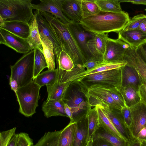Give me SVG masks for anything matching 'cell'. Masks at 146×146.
<instances>
[{"label":"cell","mask_w":146,"mask_h":146,"mask_svg":"<svg viewBox=\"0 0 146 146\" xmlns=\"http://www.w3.org/2000/svg\"><path fill=\"white\" fill-rule=\"evenodd\" d=\"M130 20L128 13L101 12L96 15L82 19L79 23L87 32L98 34L121 31Z\"/></svg>","instance_id":"1"},{"label":"cell","mask_w":146,"mask_h":146,"mask_svg":"<svg viewBox=\"0 0 146 146\" xmlns=\"http://www.w3.org/2000/svg\"><path fill=\"white\" fill-rule=\"evenodd\" d=\"M40 12L48 21L60 43L62 50L65 51L69 55L75 66H83L84 57L70 33L67 25L62 23L51 14Z\"/></svg>","instance_id":"2"},{"label":"cell","mask_w":146,"mask_h":146,"mask_svg":"<svg viewBox=\"0 0 146 146\" xmlns=\"http://www.w3.org/2000/svg\"><path fill=\"white\" fill-rule=\"evenodd\" d=\"M32 0H0V16L5 21L29 23L33 17Z\"/></svg>","instance_id":"3"},{"label":"cell","mask_w":146,"mask_h":146,"mask_svg":"<svg viewBox=\"0 0 146 146\" xmlns=\"http://www.w3.org/2000/svg\"><path fill=\"white\" fill-rule=\"evenodd\" d=\"M75 81L79 82L87 89L92 87L102 88H116L121 86V68L89 75Z\"/></svg>","instance_id":"4"},{"label":"cell","mask_w":146,"mask_h":146,"mask_svg":"<svg viewBox=\"0 0 146 146\" xmlns=\"http://www.w3.org/2000/svg\"><path fill=\"white\" fill-rule=\"evenodd\" d=\"M40 88L33 80L27 85L19 88L15 94L19 105V112L21 114L29 117L36 112L40 97Z\"/></svg>","instance_id":"5"},{"label":"cell","mask_w":146,"mask_h":146,"mask_svg":"<svg viewBox=\"0 0 146 146\" xmlns=\"http://www.w3.org/2000/svg\"><path fill=\"white\" fill-rule=\"evenodd\" d=\"M87 92L88 90L80 82L76 81L70 84L64 94L62 99L65 104L71 108L73 120L77 117L86 113L81 111H87Z\"/></svg>","instance_id":"6"},{"label":"cell","mask_w":146,"mask_h":146,"mask_svg":"<svg viewBox=\"0 0 146 146\" xmlns=\"http://www.w3.org/2000/svg\"><path fill=\"white\" fill-rule=\"evenodd\" d=\"M35 52L34 50L24 54L10 68L9 78L16 80L19 88L27 85L34 79Z\"/></svg>","instance_id":"7"},{"label":"cell","mask_w":146,"mask_h":146,"mask_svg":"<svg viewBox=\"0 0 146 146\" xmlns=\"http://www.w3.org/2000/svg\"><path fill=\"white\" fill-rule=\"evenodd\" d=\"M129 44L118 38H108L103 63L120 62L124 60V56L130 47Z\"/></svg>","instance_id":"8"},{"label":"cell","mask_w":146,"mask_h":146,"mask_svg":"<svg viewBox=\"0 0 146 146\" xmlns=\"http://www.w3.org/2000/svg\"><path fill=\"white\" fill-rule=\"evenodd\" d=\"M99 106L106 114L116 129L125 140L130 142L135 139L126 125L121 110L110 108L105 104Z\"/></svg>","instance_id":"9"},{"label":"cell","mask_w":146,"mask_h":146,"mask_svg":"<svg viewBox=\"0 0 146 146\" xmlns=\"http://www.w3.org/2000/svg\"><path fill=\"white\" fill-rule=\"evenodd\" d=\"M0 44L20 53L25 54L33 50L27 39L21 38L1 28H0Z\"/></svg>","instance_id":"10"},{"label":"cell","mask_w":146,"mask_h":146,"mask_svg":"<svg viewBox=\"0 0 146 146\" xmlns=\"http://www.w3.org/2000/svg\"><path fill=\"white\" fill-rule=\"evenodd\" d=\"M67 25L70 33L83 55L84 61L92 57L87 45L88 39L91 37L92 33L86 31L79 23L71 21Z\"/></svg>","instance_id":"11"},{"label":"cell","mask_w":146,"mask_h":146,"mask_svg":"<svg viewBox=\"0 0 146 146\" xmlns=\"http://www.w3.org/2000/svg\"><path fill=\"white\" fill-rule=\"evenodd\" d=\"M35 14L36 16V21L40 34L47 37L54 45L56 62L59 60L60 52L62 50L60 43L50 24L41 12L36 10Z\"/></svg>","instance_id":"12"},{"label":"cell","mask_w":146,"mask_h":146,"mask_svg":"<svg viewBox=\"0 0 146 146\" xmlns=\"http://www.w3.org/2000/svg\"><path fill=\"white\" fill-rule=\"evenodd\" d=\"M88 106L95 107L105 104L112 109L121 110L122 107L115 102L103 89L92 87L88 89Z\"/></svg>","instance_id":"13"},{"label":"cell","mask_w":146,"mask_h":146,"mask_svg":"<svg viewBox=\"0 0 146 146\" xmlns=\"http://www.w3.org/2000/svg\"><path fill=\"white\" fill-rule=\"evenodd\" d=\"M64 0H40L37 4H32L33 9L51 14L62 23L67 25L71 22L63 14L62 5Z\"/></svg>","instance_id":"14"},{"label":"cell","mask_w":146,"mask_h":146,"mask_svg":"<svg viewBox=\"0 0 146 146\" xmlns=\"http://www.w3.org/2000/svg\"><path fill=\"white\" fill-rule=\"evenodd\" d=\"M108 37V33H92L91 37L87 41V45L92 57L103 61Z\"/></svg>","instance_id":"15"},{"label":"cell","mask_w":146,"mask_h":146,"mask_svg":"<svg viewBox=\"0 0 146 146\" xmlns=\"http://www.w3.org/2000/svg\"><path fill=\"white\" fill-rule=\"evenodd\" d=\"M130 108L132 121L129 129L135 138L139 131L146 125V106L140 101Z\"/></svg>","instance_id":"16"},{"label":"cell","mask_w":146,"mask_h":146,"mask_svg":"<svg viewBox=\"0 0 146 146\" xmlns=\"http://www.w3.org/2000/svg\"><path fill=\"white\" fill-rule=\"evenodd\" d=\"M127 64L135 69L139 76L146 80V62L137 48L130 47L123 58Z\"/></svg>","instance_id":"17"},{"label":"cell","mask_w":146,"mask_h":146,"mask_svg":"<svg viewBox=\"0 0 146 146\" xmlns=\"http://www.w3.org/2000/svg\"><path fill=\"white\" fill-rule=\"evenodd\" d=\"M118 38L131 47L138 48L146 43V34L139 29L120 31Z\"/></svg>","instance_id":"18"},{"label":"cell","mask_w":146,"mask_h":146,"mask_svg":"<svg viewBox=\"0 0 146 146\" xmlns=\"http://www.w3.org/2000/svg\"><path fill=\"white\" fill-rule=\"evenodd\" d=\"M87 113L77 117L73 121L77 124L73 146H86L88 129Z\"/></svg>","instance_id":"19"},{"label":"cell","mask_w":146,"mask_h":146,"mask_svg":"<svg viewBox=\"0 0 146 146\" xmlns=\"http://www.w3.org/2000/svg\"><path fill=\"white\" fill-rule=\"evenodd\" d=\"M62 9L64 14L72 21L79 23L82 19L81 0H64Z\"/></svg>","instance_id":"20"},{"label":"cell","mask_w":146,"mask_h":146,"mask_svg":"<svg viewBox=\"0 0 146 146\" xmlns=\"http://www.w3.org/2000/svg\"><path fill=\"white\" fill-rule=\"evenodd\" d=\"M121 86H131L138 91L141 84L140 77L135 68L127 64L121 68Z\"/></svg>","instance_id":"21"},{"label":"cell","mask_w":146,"mask_h":146,"mask_svg":"<svg viewBox=\"0 0 146 146\" xmlns=\"http://www.w3.org/2000/svg\"><path fill=\"white\" fill-rule=\"evenodd\" d=\"M65 103L62 99L44 101L42 105V110L44 116L48 118L52 116L68 117L64 111Z\"/></svg>","instance_id":"22"},{"label":"cell","mask_w":146,"mask_h":146,"mask_svg":"<svg viewBox=\"0 0 146 146\" xmlns=\"http://www.w3.org/2000/svg\"><path fill=\"white\" fill-rule=\"evenodd\" d=\"M0 28L25 39L28 38L30 33L29 23L20 21H5L4 25Z\"/></svg>","instance_id":"23"},{"label":"cell","mask_w":146,"mask_h":146,"mask_svg":"<svg viewBox=\"0 0 146 146\" xmlns=\"http://www.w3.org/2000/svg\"><path fill=\"white\" fill-rule=\"evenodd\" d=\"M29 24L30 27V33L27 40L29 44L33 50L35 48H37L43 52L36 16L35 14H34Z\"/></svg>","instance_id":"24"},{"label":"cell","mask_w":146,"mask_h":146,"mask_svg":"<svg viewBox=\"0 0 146 146\" xmlns=\"http://www.w3.org/2000/svg\"><path fill=\"white\" fill-rule=\"evenodd\" d=\"M43 53L46 60L48 70L55 69V57L52 43L46 37L40 34Z\"/></svg>","instance_id":"25"},{"label":"cell","mask_w":146,"mask_h":146,"mask_svg":"<svg viewBox=\"0 0 146 146\" xmlns=\"http://www.w3.org/2000/svg\"><path fill=\"white\" fill-rule=\"evenodd\" d=\"M74 82L59 83L57 81L54 84L46 86L48 96L46 100L62 99L66 90Z\"/></svg>","instance_id":"26"},{"label":"cell","mask_w":146,"mask_h":146,"mask_svg":"<svg viewBox=\"0 0 146 146\" xmlns=\"http://www.w3.org/2000/svg\"><path fill=\"white\" fill-rule=\"evenodd\" d=\"M76 128V123L70 121L66 127L61 130L59 146H73Z\"/></svg>","instance_id":"27"},{"label":"cell","mask_w":146,"mask_h":146,"mask_svg":"<svg viewBox=\"0 0 146 146\" xmlns=\"http://www.w3.org/2000/svg\"><path fill=\"white\" fill-rule=\"evenodd\" d=\"M87 115L88 129L87 141L88 142L92 140L100 125L98 115L96 107L92 108L88 106Z\"/></svg>","instance_id":"28"},{"label":"cell","mask_w":146,"mask_h":146,"mask_svg":"<svg viewBox=\"0 0 146 146\" xmlns=\"http://www.w3.org/2000/svg\"><path fill=\"white\" fill-rule=\"evenodd\" d=\"M119 91L124 99L125 105L130 108L140 102L138 91L131 86H121Z\"/></svg>","instance_id":"29"},{"label":"cell","mask_w":146,"mask_h":146,"mask_svg":"<svg viewBox=\"0 0 146 146\" xmlns=\"http://www.w3.org/2000/svg\"><path fill=\"white\" fill-rule=\"evenodd\" d=\"M95 107L98 115L100 126L108 132L118 138L125 140L101 107L99 105Z\"/></svg>","instance_id":"30"},{"label":"cell","mask_w":146,"mask_h":146,"mask_svg":"<svg viewBox=\"0 0 146 146\" xmlns=\"http://www.w3.org/2000/svg\"><path fill=\"white\" fill-rule=\"evenodd\" d=\"M58 72L57 69L47 70L38 75L33 80L40 88L44 86L52 85L58 81Z\"/></svg>","instance_id":"31"},{"label":"cell","mask_w":146,"mask_h":146,"mask_svg":"<svg viewBox=\"0 0 146 146\" xmlns=\"http://www.w3.org/2000/svg\"><path fill=\"white\" fill-rule=\"evenodd\" d=\"M99 137L105 139L114 146H129L130 142L108 132L100 126L93 138Z\"/></svg>","instance_id":"32"},{"label":"cell","mask_w":146,"mask_h":146,"mask_svg":"<svg viewBox=\"0 0 146 146\" xmlns=\"http://www.w3.org/2000/svg\"><path fill=\"white\" fill-rule=\"evenodd\" d=\"M61 130L46 132L34 146H59Z\"/></svg>","instance_id":"33"},{"label":"cell","mask_w":146,"mask_h":146,"mask_svg":"<svg viewBox=\"0 0 146 146\" xmlns=\"http://www.w3.org/2000/svg\"><path fill=\"white\" fill-rule=\"evenodd\" d=\"M127 64V62L126 61L118 62L103 63L93 69L88 71L86 70L80 74L77 80L89 75L121 68Z\"/></svg>","instance_id":"34"},{"label":"cell","mask_w":146,"mask_h":146,"mask_svg":"<svg viewBox=\"0 0 146 146\" xmlns=\"http://www.w3.org/2000/svg\"><path fill=\"white\" fill-rule=\"evenodd\" d=\"M102 12L121 13L123 12L118 0H94Z\"/></svg>","instance_id":"35"},{"label":"cell","mask_w":146,"mask_h":146,"mask_svg":"<svg viewBox=\"0 0 146 146\" xmlns=\"http://www.w3.org/2000/svg\"><path fill=\"white\" fill-rule=\"evenodd\" d=\"M81 7L82 19L96 15L101 12L94 0H81Z\"/></svg>","instance_id":"36"},{"label":"cell","mask_w":146,"mask_h":146,"mask_svg":"<svg viewBox=\"0 0 146 146\" xmlns=\"http://www.w3.org/2000/svg\"><path fill=\"white\" fill-rule=\"evenodd\" d=\"M56 63L58 72L70 71L75 67L71 58L63 50L60 52L58 60Z\"/></svg>","instance_id":"37"},{"label":"cell","mask_w":146,"mask_h":146,"mask_svg":"<svg viewBox=\"0 0 146 146\" xmlns=\"http://www.w3.org/2000/svg\"><path fill=\"white\" fill-rule=\"evenodd\" d=\"M33 50L35 52L34 79L43 69L48 68V66L43 52L37 48H35Z\"/></svg>","instance_id":"38"},{"label":"cell","mask_w":146,"mask_h":146,"mask_svg":"<svg viewBox=\"0 0 146 146\" xmlns=\"http://www.w3.org/2000/svg\"><path fill=\"white\" fill-rule=\"evenodd\" d=\"M146 18V15L140 14L136 15L130 19L124 27L122 31L139 29L141 22Z\"/></svg>","instance_id":"39"},{"label":"cell","mask_w":146,"mask_h":146,"mask_svg":"<svg viewBox=\"0 0 146 146\" xmlns=\"http://www.w3.org/2000/svg\"><path fill=\"white\" fill-rule=\"evenodd\" d=\"M102 88L122 108L124 106V101L119 90L114 88Z\"/></svg>","instance_id":"40"},{"label":"cell","mask_w":146,"mask_h":146,"mask_svg":"<svg viewBox=\"0 0 146 146\" xmlns=\"http://www.w3.org/2000/svg\"><path fill=\"white\" fill-rule=\"evenodd\" d=\"M16 127L0 132V146H7L13 137L15 133Z\"/></svg>","instance_id":"41"},{"label":"cell","mask_w":146,"mask_h":146,"mask_svg":"<svg viewBox=\"0 0 146 146\" xmlns=\"http://www.w3.org/2000/svg\"><path fill=\"white\" fill-rule=\"evenodd\" d=\"M33 139L26 133H18L16 146H34Z\"/></svg>","instance_id":"42"},{"label":"cell","mask_w":146,"mask_h":146,"mask_svg":"<svg viewBox=\"0 0 146 146\" xmlns=\"http://www.w3.org/2000/svg\"><path fill=\"white\" fill-rule=\"evenodd\" d=\"M121 112L123 116L125 123L129 128L131 126L132 121V117L130 108L125 105L122 107Z\"/></svg>","instance_id":"43"},{"label":"cell","mask_w":146,"mask_h":146,"mask_svg":"<svg viewBox=\"0 0 146 146\" xmlns=\"http://www.w3.org/2000/svg\"><path fill=\"white\" fill-rule=\"evenodd\" d=\"M103 63V61L97 60L92 57L85 60L83 66L86 68V70L88 71L93 69Z\"/></svg>","instance_id":"44"},{"label":"cell","mask_w":146,"mask_h":146,"mask_svg":"<svg viewBox=\"0 0 146 146\" xmlns=\"http://www.w3.org/2000/svg\"><path fill=\"white\" fill-rule=\"evenodd\" d=\"M140 78L141 84L139 87L138 92L140 99V101L146 106V84L140 77Z\"/></svg>","instance_id":"45"},{"label":"cell","mask_w":146,"mask_h":146,"mask_svg":"<svg viewBox=\"0 0 146 146\" xmlns=\"http://www.w3.org/2000/svg\"><path fill=\"white\" fill-rule=\"evenodd\" d=\"M92 146H114L111 143L102 137L93 138Z\"/></svg>","instance_id":"46"},{"label":"cell","mask_w":146,"mask_h":146,"mask_svg":"<svg viewBox=\"0 0 146 146\" xmlns=\"http://www.w3.org/2000/svg\"><path fill=\"white\" fill-rule=\"evenodd\" d=\"M135 138L141 141H146V125L139 131Z\"/></svg>","instance_id":"47"},{"label":"cell","mask_w":146,"mask_h":146,"mask_svg":"<svg viewBox=\"0 0 146 146\" xmlns=\"http://www.w3.org/2000/svg\"><path fill=\"white\" fill-rule=\"evenodd\" d=\"M9 84L11 89L15 93L16 92L19 88V85L17 81L15 80L9 78Z\"/></svg>","instance_id":"48"},{"label":"cell","mask_w":146,"mask_h":146,"mask_svg":"<svg viewBox=\"0 0 146 146\" xmlns=\"http://www.w3.org/2000/svg\"><path fill=\"white\" fill-rule=\"evenodd\" d=\"M64 111L65 113L70 120V121H73V113L71 108L67 104H64Z\"/></svg>","instance_id":"49"},{"label":"cell","mask_w":146,"mask_h":146,"mask_svg":"<svg viewBox=\"0 0 146 146\" xmlns=\"http://www.w3.org/2000/svg\"><path fill=\"white\" fill-rule=\"evenodd\" d=\"M139 52L146 62V43L137 48Z\"/></svg>","instance_id":"50"},{"label":"cell","mask_w":146,"mask_h":146,"mask_svg":"<svg viewBox=\"0 0 146 146\" xmlns=\"http://www.w3.org/2000/svg\"><path fill=\"white\" fill-rule=\"evenodd\" d=\"M120 3L123 2H130L134 4H141L146 5V0H119Z\"/></svg>","instance_id":"51"},{"label":"cell","mask_w":146,"mask_h":146,"mask_svg":"<svg viewBox=\"0 0 146 146\" xmlns=\"http://www.w3.org/2000/svg\"><path fill=\"white\" fill-rule=\"evenodd\" d=\"M18 133L15 134L7 146H16Z\"/></svg>","instance_id":"52"},{"label":"cell","mask_w":146,"mask_h":146,"mask_svg":"<svg viewBox=\"0 0 146 146\" xmlns=\"http://www.w3.org/2000/svg\"><path fill=\"white\" fill-rule=\"evenodd\" d=\"M139 29L146 34V18L141 23L139 27Z\"/></svg>","instance_id":"53"},{"label":"cell","mask_w":146,"mask_h":146,"mask_svg":"<svg viewBox=\"0 0 146 146\" xmlns=\"http://www.w3.org/2000/svg\"><path fill=\"white\" fill-rule=\"evenodd\" d=\"M141 141L135 138L129 142V146H140Z\"/></svg>","instance_id":"54"},{"label":"cell","mask_w":146,"mask_h":146,"mask_svg":"<svg viewBox=\"0 0 146 146\" xmlns=\"http://www.w3.org/2000/svg\"><path fill=\"white\" fill-rule=\"evenodd\" d=\"M140 146H146V141H141Z\"/></svg>","instance_id":"55"},{"label":"cell","mask_w":146,"mask_h":146,"mask_svg":"<svg viewBox=\"0 0 146 146\" xmlns=\"http://www.w3.org/2000/svg\"><path fill=\"white\" fill-rule=\"evenodd\" d=\"M92 140L89 141L86 146H92Z\"/></svg>","instance_id":"56"},{"label":"cell","mask_w":146,"mask_h":146,"mask_svg":"<svg viewBox=\"0 0 146 146\" xmlns=\"http://www.w3.org/2000/svg\"><path fill=\"white\" fill-rule=\"evenodd\" d=\"M141 78L142 79V80L145 82V83L146 84V80H145L144 79L142 78H141Z\"/></svg>","instance_id":"57"},{"label":"cell","mask_w":146,"mask_h":146,"mask_svg":"<svg viewBox=\"0 0 146 146\" xmlns=\"http://www.w3.org/2000/svg\"><path fill=\"white\" fill-rule=\"evenodd\" d=\"M145 10L146 11V9H145Z\"/></svg>","instance_id":"58"}]
</instances>
